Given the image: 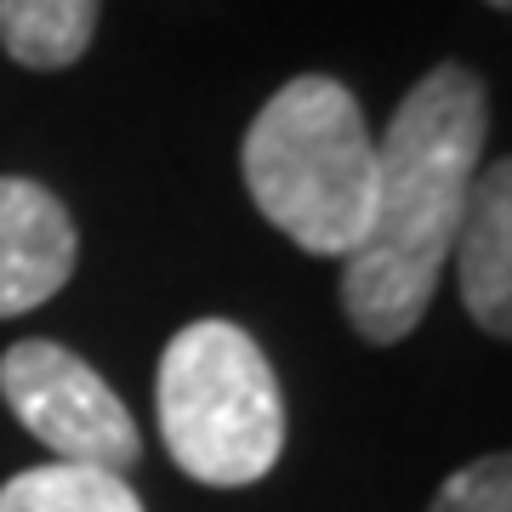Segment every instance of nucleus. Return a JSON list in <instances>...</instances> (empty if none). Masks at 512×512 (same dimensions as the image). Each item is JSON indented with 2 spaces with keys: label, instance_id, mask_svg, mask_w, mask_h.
<instances>
[{
  "label": "nucleus",
  "instance_id": "1",
  "mask_svg": "<svg viewBox=\"0 0 512 512\" xmlns=\"http://www.w3.org/2000/svg\"><path fill=\"white\" fill-rule=\"evenodd\" d=\"M490 103L473 69L439 63L410 86L376 137V211L342 262V308L365 342H404L427 319L484 171Z\"/></svg>",
  "mask_w": 512,
  "mask_h": 512
},
{
  "label": "nucleus",
  "instance_id": "2",
  "mask_svg": "<svg viewBox=\"0 0 512 512\" xmlns=\"http://www.w3.org/2000/svg\"><path fill=\"white\" fill-rule=\"evenodd\" d=\"M245 188L262 222L308 256H348L376 211V137L330 74L285 80L245 131Z\"/></svg>",
  "mask_w": 512,
  "mask_h": 512
},
{
  "label": "nucleus",
  "instance_id": "3",
  "mask_svg": "<svg viewBox=\"0 0 512 512\" xmlns=\"http://www.w3.org/2000/svg\"><path fill=\"white\" fill-rule=\"evenodd\" d=\"M154 404L171 461L217 490L268 478L285 450L279 376L234 319H194L165 342Z\"/></svg>",
  "mask_w": 512,
  "mask_h": 512
},
{
  "label": "nucleus",
  "instance_id": "4",
  "mask_svg": "<svg viewBox=\"0 0 512 512\" xmlns=\"http://www.w3.org/2000/svg\"><path fill=\"white\" fill-rule=\"evenodd\" d=\"M0 399L57 461L126 473L143 456V433L120 393L63 342H12L0 353Z\"/></svg>",
  "mask_w": 512,
  "mask_h": 512
},
{
  "label": "nucleus",
  "instance_id": "5",
  "mask_svg": "<svg viewBox=\"0 0 512 512\" xmlns=\"http://www.w3.org/2000/svg\"><path fill=\"white\" fill-rule=\"evenodd\" d=\"M80 234L69 205L35 177H0V319L35 313L74 274Z\"/></svg>",
  "mask_w": 512,
  "mask_h": 512
},
{
  "label": "nucleus",
  "instance_id": "6",
  "mask_svg": "<svg viewBox=\"0 0 512 512\" xmlns=\"http://www.w3.org/2000/svg\"><path fill=\"white\" fill-rule=\"evenodd\" d=\"M450 256H456L461 302L473 313V325L501 342L512 330V165L507 160H490V171L473 177V194H467Z\"/></svg>",
  "mask_w": 512,
  "mask_h": 512
},
{
  "label": "nucleus",
  "instance_id": "7",
  "mask_svg": "<svg viewBox=\"0 0 512 512\" xmlns=\"http://www.w3.org/2000/svg\"><path fill=\"white\" fill-rule=\"evenodd\" d=\"M103 0H0V46L23 69H69L97 35Z\"/></svg>",
  "mask_w": 512,
  "mask_h": 512
},
{
  "label": "nucleus",
  "instance_id": "8",
  "mask_svg": "<svg viewBox=\"0 0 512 512\" xmlns=\"http://www.w3.org/2000/svg\"><path fill=\"white\" fill-rule=\"evenodd\" d=\"M0 512H143L131 495L126 473L80 467V461H52L0 484Z\"/></svg>",
  "mask_w": 512,
  "mask_h": 512
},
{
  "label": "nucleus",
  "instance_id": "9",
  "mask_svg": "<svg viewBox=\"0 0 512 512\" xmlns=\"http://www.w3.org/2000/svg\"><path fill=\"white\" fill-rule=\"evenodd\" d=\"M427 512H512V461L478 456L461 473H450Z\"/></svg>",
  "mask_w": 512,
  "mask_h": 512
},
{
  "label": "nucleus",
  "instance_id": "10",
  "mask_svg": "<svg viewBox=\"0 0 512 512\" xmlns=\"http://www.w3.org/2000/svg\"><path fill=\"white\" fill-rule=\"evenodd\" d=\"M490 6H495V12H507V6H512V0H490Z\"/></svg>",
  "mask_w": 512,
  "mask_h": 512
}]
</instances>
